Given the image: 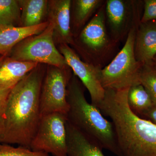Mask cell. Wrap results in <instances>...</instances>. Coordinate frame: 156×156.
<instances>
[{"instance_id":"cell-23","label":"cell","mask_w":156,"mask_h":156,"mask_svg":"<svg viewBox=\"0 0 156 156\" xmlns=\"http://www.w3.org/2000/svg\"><path fill=\"white\" fill-rule=\"evenodd\" d=\"M11 90L0 89V126L2 120L6 101Z\"/></svg>"},{"instance_id":"cell-12","label":"cell","mask_w":156,"mask_h":156,"mask_svg":"<svg viewBox=\"0 0 156 156\" xmlns=\"http://www.w3.org/2000/svg\"><path fill=\"white\" fill-rule=\"evenodd\" d=\"M134 52L136 60L142 65L152 63L156 56V21H140L136 29Z\"/></svg>"},{"instance_id":"cell-20","label":"cell","mask_w":156,"mask_h":156,"mask_svg":"<svg viewBox=\"0 0 156 156\" xmlns=\"http://www.w3.org/2000/svg\"><path fill=\"white\" fill-rule=\"evenodd\" d=\"M140 83L150 95L154 106L156 107V69L152 63L143 65Z\"/></svg>"},{"instance_id":"cell-8","label":"cell","mask_w":156,"mask_h":156,"mask_svg":"<svg viewBox=\"0 0 156 156\" xmlns=\"http://www.w3.org/2000/svg\"><path fill=\"white\" fill-rule=\"evenodd\" d=\"M70 68L62 69L50 66L45 74L41 90V116L59 112L67 115V88L72 76Z\"/></svg>"},{"instance_id":"cell-6","label":"cell","mask_w":156,"mask_h":156,"mask_svg":"<svg viewBox=\"0 0 156 156\" xmlns=\"http://www.w3.org/2000/svg\"><path fill=\"white\" fill-rule=\"evenodd\" d=\"M54 40L53 25L50 22L41 33L17 44L10 53V57L18 61L44 63L59 68H69L64 56L56 49Z\"/></svg>"},{"instance_id":"cell-5","label":"cell","mask_w":156,"mask_h":156,"mask_svg":"<svg viewBox=\"0 0 156 156\" xmlns=\"http://www.w3.org/2000/svg\"><path fill=\"white\" fill-rule=\"evenodd\" d=\"M131 28L122 48L108 65L101 70V81L105 89L119 90L140 83L143 65L136 60L134 46L137 27Z\"/></svg>"},{"instance_id":"cell-27","label":"cell","mask_w":156,"mask_h":156,"mask_svg":"<svg viewBox=\"0 0 156 156\" xmlns=\"http://www.w3.org/2000/svg\"><path fill=\"white\" fill-rule=\"evenodd\" d=\"M0 144H1V143H0Z\"/></svg>"},{"instance_id":"cell-9","label":"cell","mask_w":156,"mask_h":156,"mask_svg":"<svg viewBox=\"0 0 156 156\" xmlns=\"http://www.w3.org/2000/svg\"><path fill=\"white\" fill-rule=\"evenodd\" d=\"M141 3L134 0L105 1L107 28L116 43L126 40L131 28L140 21Z\"/></svg>"},{"instance_id":"cell-14","label":"cell","mask_w":156,"mask_h":156,"mask_svg":"<svg viewBox=\"0 0 156 156\" xmlns=\"http://www.w3.org/2000/svg\"><path fill=\"white\" fill-rule=\"evenodd\" d=\"M49 21L30 27L22 26L0 27V55L5 56L24 39L38 34L49 24Z\"/></svg>"},{"instance_id":"cell-26","label":"cell","mask_w":156,"mask_h":156,"mask_svg":"<svg viewBox=\"0 0 156 156\" xmlns=\"http://www.w3.org/2000/svg\"><path fill=\"white\" fill-rule=\"evenodd\" d=\"M6 56H0V62H1L3 59H4L5 58Z\"/></svg>"},{"instance_id":"cell-4","label":"cell","mask_w":156,"mask_h":156,"mask_svg":"<svg viewBox=\"0 0 156 156\" xmlns=\"http://www.w3.org/2000/svg\"><path fill=\"white\" fill-rule=\"evenodd\" d=\"M105 2L98 10L79 34V47L84 53L85 62L102 69L108 65L119 51V44L112 38L105 20Z\"/></svg>"},{"instance_id":"cell-11","label":"cell","mask_w":156,"mask_h":156,"mask_svg":"<svg viewBox=\"0 0 156 156\" xmlns=\"http://www.w3.org/2000/svg\"><path fill=\"white\" fill-rule=\"evenodd\" d=\"M71 5L70 0L48 1V21L53 23L54 39L56 37L60 44H73L71 28Z\"/></svg>"},{"instance_id":"cell-18","label":"cell","mask_w":156,"mask_h":156,"mask_svg":"<svg viewBox=\"0 0 156 156\" xmlns=\"http://www.w3.org/2000/svg\"><path fill=\"white\" fill-rule=\"evenodd\" d=\"M103 0H74L73 5L74 26L77 29L85 27V24L105 3Z\"/></svg>"},{"instance_id":"cell-19","label":"cell","mask_w":156,"mask_h":156,"mask_svg":"<svg viewBox=\"0 0 156 156\" xmlns=\"http://www.w3.org/2000/svg\"><path fill=\"white\" fill-rule=\"evenodd\" d=\"M21 13L18 1L0 0V27L21 25Z\"/></svg>"},{"instance_id":"cell-28","label":"cell","mask_w":156,"mask_h":156,"mask_svg":"<svg viewBox=\"0 0 156 156\" xmlns=\"http://www.w3.org/2000/svg\"><path fill=\"white\" fill-rule=\"evenodd\" d=\"M1 56V55H0V56Z\"/></svg>"},{"instance_id":"cell-17","label":"cell","mask_w":156,"mask_h":156,"mask_svg":"<svg viewBox=\"0 0 156 156\" xmlns=\"http://www.w3.org/2000/svg\"><path fill=\"white\" fill-rule=\"evenodd\" d=\"M127 101L132 112L140 118L154 107L150 95L140 83L129 88Z\"/></svg>"},{"instance_id":"cell-15","label":"cell","mask_w":156,"mask_h":156,"mask_svg":"<svg viewBox=\"0 0 156 156\" xmlns=\"http://www.w3.org/2000/svg\"><path fill=\"white\" fill-rule=\"evenodd\" d=\"M67 156H105L102 148L67 121Z\"/></svg>"},{"instance_id":"cell-13","label":"cell","mask_w":156,"mask_h":156,"mask_svg":"<svg viewBox=\"0 0 156 156\" xmlns=\"http://www.w3.org/2000/svg\"><path fill=\"white\" fill-rule=\"evenodd\" d=\"M39 64L5 57L0 62V89H12Z\"/></svg>"},{"instance_id":"cell-2","label":"cell","mask_w":156,"mask_h":156,"mask_svg":"<svg viewBox=\"0 0 156 156\" xmlns=\"http://www.w3.org/2000/svg\"><path fill=\"white\" fill-rule=\"evenodd\" d=\"M129 89H105L98 108L111 119L123 156H156V125L131 110Z\"/></svg>"},{"instance_id":"cell-22","label":"cell","mask_w":156,"mask_h":156,"mask_svg":"<svg viewBox=\"0 0 156 156\" xmlns=\"http://www.w3.org/2000/svg\"><path fill=\"white\" fill-rule=\"evenodd\" d=\"M143 3L144 10L140 22L144 23L156 21V0H144Z\"/></svg>"},{"instance_id":"cell-10","label":"cell","mask_w":156,"mask_h":156,"mask_svg":"<svg viewBox=\"0 0 156 156\" xmlns=\"http://www.w3.org/2000/svg\"><path fill=\"white\" fill-rule=\"evenodd\" d=\"M59 52L64 56L73 74L80 80L89 91L91 104L98 108L105 95V89L101 81L100 69L83 61L69 45L62 44Z\"/></svg>"},{"instance_id":"cell-24","label":"cell","mask_w":156,"mask_h":156,"mask_svg":"<svg viewBox=\"0 0 156 156\" xmlns=\"http://www.w3.org/2000/svg\"><path fill=\"white\" fill-rule=\"evenodd\" d=\"M144 116L147 118V119L146 120H148L156 125V107H154Z\"/></svg>"},{"instance_id":"cell-7","label":"cell","mask_w":156,"mask_h":156,"mask_svg":"<svg viewBox=\"0 0 156 156\" xmlns=\"http://www.w3.org/2000/svg\"><path fill=\"white\" fill-rule=\"evenodd\" d=\"M67 115L56 112L41 116L30 149L53 156H67Z\"/></svg>"},{"instance_id":"cell-16","label":"cell","mask_w":156,"mask_h":156,"mask_svg":"<svg viewBox=\"0 0 156 156\" xmlns=\"http://www.w3.org/2000/svg\"><path fill=\"white\" fill-rule=\"evenodd\" d=\"M18 2L21 11V26L30 27L44 22L43 20L48 14V1L20 0Z\"/></svg>"},{"instance_id":"cell-1","label":"cell","mask_w":156,"mask_h":156,"mask_svg":"<svg viewBox=\"0 0 156 156\" xmlns=\"http://www.w3.org/2000/svg\"><path fill=\"white\" fill-rule=\"evenodd\" d=\"M45 74L39 65L11 89L0 126L1 144L30 149L41 117L40 99Z\"/></svg>"},{"instance_id":"cell-3","label":"cell","mask_w":156,"mask_h":156,"mask_svg":"<svg viewBox=\"0 0 156 156\" xmlns=\"http://www.w3.org/2000/svg\"><path fill=\"white\" fill-rule=\"evenodd\" d=\"M83 87L78 78L73 74L67 88L68 122L102 149L117 156H123L112 122L104 117L99 109L88 102Z\"/></svg>"},{"instance_id":"cell-25","label":"cell","mask_w":156,"mask_h":156,"mask_svg":"<svg viewBox=\"0 0 156 156\" xmlns=\"http://www.w3.org/2000/svg\"><path fill=\"white\" fill-rule=\"evenodd\" d=\"M152 64L154 67L156 69V56H155L152 61Z\"/></svg>"},{"instance_id":"cell-21","label":"cell","mask_w":156,"mask_h":156,"mask_svg":"<svg viewBox=\"0 0 156 156\" xmlns=\"http://www.w3.org/2000/svg\"><path fill=\"white\" fill-rule=\"evenodd\" d=\"M0 156H48V154L34 151L29 148L10 144H0Z\"/></svg>"}]
</instances>
